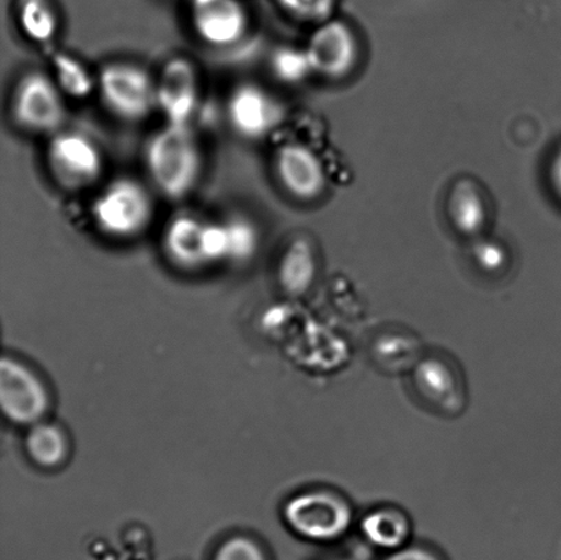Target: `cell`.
<instances>
[{
    "label": "cell",
    "mask_w": 561,
    "mask_h": 560,
    "mask_svg": "<svg viewBox=\"0 0 561 560\" xmlns=\"http://www.w3.org/2000/svg\"><path fill=\"white\" fill-rule=\"evenodd\" d=\"M146 163L152 183L169 199L195 190L202 173V152L190 125L167 124L148 141Z\"/></svg>",
    "instance_id": "1"
},
{
    "label": "cell",
    "mask_w": 561,
    "mask_h": 560,
    "mask_svg": "<svg viewBox=\"0 0 561 560\" xmlns=\"http://www.w3.org/2000/svg\"><path fill=\"white\" fill-rule=\"evenodd\" d=\"M93 218L103 233L130 239L145 232L152 221L153 202L145 185L134 179L113 181L92 206Z\"/></svg>",
    "instance_id": "2"
},
{
    "label": "cell",
    "mask_w": 561,
    "mask_h": 560,
    "mask_svg": "<svg viewBox=\"0 0 561 560\" xmlns=\"http://www.w3.org/2000/svg\"><path fill=\"white\" fill-rule=\"evenodd\" d=\"M284 519L302 539L328 542L340 539L350 529L352 510L333 493L306 492L286 503Z\"/></svg>",
    "instance_id": "3"
},
{
    "label": "cell",
    "mask_w": 561,
    "mask_h": 560,
    "mask_svg": "<svg viewBox=\"0 0 561 560\" xmlns=\"http://www.w3.org/2000/svg\"><path fill=\"white\" fill-rule=\"evenodd\" d=\"M99 90L110 112L131 123L147 118L157 107V81L134 64L104 66L99 77Z\"/></svg>",
    "instance_id": "4"
},
{
    "label": "cell",
    "mask_w": 561,
    "mask_h": 560,
    "mask_svg": "<svg viewBox=\"0 0 561 560\" xmlns=\"http://www.w3.org/2000/svg\"><path fill=\"white\" fill-rule=\"evenodd\" d=\"M0 405L5 420L32 426L47 414L49 395L30 367L13 358H3L0 362Z\"/></svg>",
    "instance_id": "5"
},
{
    "label": "cell",
    "mask_w": 561,
    "mask_h": 560,
    "mask_svg": "<svg viewBox=\"0 0 561 560\" xmlns=\"http://www.w3.org/2000/svg\"><path fill=\"white\" fill-rule=\"evenodd\" d=\"M13 115L22 129L33 134L57 130L65 118L62 91L57 81L42 71L22 77L14 91Z\"/></svg>",
    "instance_id": "6"
},
{
    "label": "cell",
    "mask_w": 561,
    "mask_h": 560,
    "mask_svg": "<svg viewBox=\"0 0 561 560\" xmlns=\"http://www.w3.org/2000/svg\"><path fill=\"white\" fill-rule=\"evenodd\" d=\"M47 159L54 178L65 188L92 185L103 172V157L96 142L81 132L68 130L53 137Z\"/></svg>",
    "instance_id": "7"
},
{
    "label": "cell",
    "mask_w": 561,
    "mask_h": 560,
    "mask_svg": "<svg viewBox=\"0 0 561 560\" xmlns=\"http://www.w3.org/2000/svg\"><path fill=\"white\" fill-rule=\"evenodd\" d=\"M306 52L313 73L328 79H343L359 60V43L343 21L329 20L318 25L308 41Z\"/></svg>",
    "instance_id": "8"
},
{
    "label": "cell",
    "mask_w": 561,
    "mask_h": 560,
    "mask_svg": "<svg viewBox=\"0 0 561 560\" xmlns=\"http://www.w3.org/2000/svg\"><path fill=\"white\" fill-rule=\"evenodd\" d=\"M199 102L195 65L183 57L170 59L157 81V107L167 124L190 125Z\"/></svg>",
    "instance_id": "9"
},
{
    "label": "cell",
    "mask_w": 561,
    "mask_h": 560,
    "mask_svg": "<svg viewBox=\"0 0 561 560\" xmlns=\"http://www.w3.org/2000/svg\"><path fill=\"white\" fill-rule=\"evenodd\" d=\"M196 35L214 47L238 43L249 27V14L240 0H191Z\"/></svg>",
    "instance_id": "10"
},
{
    "label": "cell",
    "mask_w": 561,
    "mask_h": 560,
    "mask_svg": "<svg viewBox=\"0 0 561 560\" xmlns=\"http://www.w3.org/2000/svg\"><path fill=\"white\" fill-rule=\"evenodd\" d=\"M228 117L239 135L257 140L271 134L279 124L280 108L265 88L247 82L230 95Z\"/></svg>",
    "instance_id": "11"
},
{
    "label": "cell",
    "mask_w": 561,
    "mask_h": 560,
    "mask_svg": "<svg viewBox=\"0 0 561 560\" xmlns=\"http://www.w3.org/2000/svg\"><path fill=\"white\" fill-rule=\"evenodd\" d=\"M276 170L280 184L296 199H317L327 186L321 159L310 148L296 142L279 148Z\"/></svg>",
    "instance_id": "12"
},
{
    "label": "cell",
    "mask_w": 561,
    "mask_h": 560,
    "mask_svg": "<svg viewBox=\"0 0 561 560\" xmlns=\"http://www.w3.org/2000/svg\"><path fill=\"white\" fill-rule=\"evenodd\" d=\"M203 227L205 224L191 216L175 217L168 225L163 249L174 265L194 271L207 263L202 247Z\"/></svg>",
    "instance_id": "13"
},
{
    "label": "cell",
    "mask_w": 561,
    "mask_h": 560,
    "mask_svg": "<svg viewBox=\"0 0 561 560\" xmlns=\"http://www.w3.org/2000/svg\"><path fill=\"white\" fill-rule=\"evenodd\" d=\"M25 452L38 468L57 469L69 457L68 436L58 425L37 422L26 433Z\"/></svg>",
    "instance_id": "14"
},
{
    "label": "cell",
    "mask_w": 561,
    "mask_h": 560,
    "mask_svg": "<svg viewBox=\"0 0 561 560\" xmlns=\"http://www.w3.org/2000/svg\"><path fill=\"white\" fill-rule=\"evenodd\" d=\"M410 530L409 519L392 510L368 514L362 523V534L366 540L382 550L396 551L403 548Z\"/></svg>",
    "instance_id": "15"
},
{
    "label": "cell",
    "mask_w": 561,
    "mask_h": 560,
    "mask_svg": "<svg viewBox=\"0 0 561 560\" xmlns=\"http://www.w3.org/2000/svg\"><path fill=\"white\" fill-rule=\"evenodd\" d=\"M450 221L459 232L477 235L486 222L485 201L470 183L456 185L448 203Z\"/></svg>",
    "instance_id": "16"
},
{
    "label": "cell",
    "mask_w": 561,
    "mask_h": 560,
    "mask_svg": "<svg viewBox=\"0 0 561 560\" xmlns=\"http://www.w3.org/2000/svg\"><path fill=\"white\" fill-rule=\"evenodd\" d=\"M316 256L305 240H297L286 250L279 263V282L289 294H302L316 276Z\"/></svg>",
    "instance_id": "17"
},
{
    "label": "cell",
    "mask_w": 561,
    "mask_h": 560,
    "mask_svg": "<svg viewBox=\"0 0 561 560\" xmlns=\"http://www.w3.org/2000/svg\"><path fill=\"white\" fill-rule=\"evenodd\" d=\"M19 21L32 42L44 44L57 36L58 15L49 0H20Z\"/></svg>",
    "instance_id": "18"
},
{
    "label": "cell",
    "mask_w": 561,
    "mask_h": 560,
    "mask_svg": "<svg viewBox=\"0 0 561 560\" xmlns=\"http://www.w3.org/2000/svg\"><path fill=\"white\" fill-rule=\"evenodd\" d=\"M55 81L60 91L71 98L84 99L90 96L95 81L90 71L79 59L69 54H57L54 57Z\"/></svg>",
    "instance_id": "19"
},
{
    "label": "cell",
    "mask_w": 561,
    "mask_h": 560,
    "mask_svg": "<svg viewBox=\"0 0 561 560\" xmlns=\"http://www.w3.org/2000/svg\"><path fill=\"white\" fill-rule=\"evenodd\" d=\"M271 64L274 76L286 84H299L313 73L306 48L280 47Z\"/></svg>",
    "instance_id": "20"
},
{
    "label": "cell",
    "mask_w": 561,
    "mask_h": 560,
    "mask_svg": "<svg viewBox=\"0 0 561 560\" xmlns=\"http://www.w3.org/2000/svg\"><path fill=\"white\" fill-rule=\"evenodd\" d=\"M229 232V260L244 262L255 255L260 233L250 219L234 218L227 222Z\"/></svg>",
    "instance_id": "21"
},
{
    "label": "cell",
    "mask_w": 561,
    "mask_h": 560,
    "mask_svg": "<svg viewBox=\"0 0 561 560\" xmlns=\"http://www.w3.org/2000/svg\"><path fill=\"white\" fill-rule=\"evenodd\" d=\"M286 14L321 25L332 20L335 0H274Z\"/></svg>",
    "instance_id": "22"
},
{
    "label": "cell",
    "mask_w": 561,
    "mask_h": 560,
    "mask_svg": "<svg viewBox=\"0 0 561 560\" xmlns=\"http://www.w3.org/2000/svg\"><path fill=\"white\" fill-rule=\"evenodd\" d=\"M417 382L428 397H443L453 388V376L436 361L425 362L417 370Z\"/></svg>",
    "instance_id": "23"
},
{
    "label": "cell",
    "mask_w": 561,
    "mask_h": 560,
    "mask_svg": "<svg viewBox=\"0 0 561 560\" xmlns=\"http://www.w3.org/2000/svg\"><path fill=\"white\" fill-rule=\"evenodd\" d=\"M206 262L229 260V232L227 224H205L202 235Z\"/></svg>",
    "instance_id": "24"
},
{
    "label": "cell",
    "mask_w": 561,
    "mask_h": 560,
    "mask_svg": "<svg viewBox=\"0 0 561 560\" xmlns=\"http://www.w3.org/2000/svg\"><path fill=\"white\" fill-rule=\"evenodd\" d=\"M213 560H267L255 540L245 536H233L217 548Z\"/></svg>",
    "instance_id": "25"
},
{
    "label": "cell",
    "mask_w": 561,
    "mask_h": 560,
    "mask_svg": "<svg viewBox=\"0 0 561 560\" xmlns=\"http://www.w3.org/2000/svg\"><path fill=\"white\" fill-rule=\"evenodd\" d=\"M476 260L483 271L497 272L504 266L505 252L493 241H483L476 247Z\"/></svg>",
    "instance_id": "26"
},
{
    "label": "cell",
    "mask_w": 561,
    "mask_h": 560,
    "mask_svg": "<svg viewBox=\"0 0 561 560\" xmlns=\"http://www.w3.org/2000/svg\"><path fill=\"white\" fill-rule=\"evenodd\" d=\"M383 560H437V558L422 548H399Z\"/></svg>",
    "instance_id": "27"
},
{
    "label": "cell",
    "mask_w": 561,
    "mask_h": 560,
    "mask_svg": "<svg viewBox=\"0 0 561 560\" xmlns=\"http://www.w3.org/2000/svg\"><path fill=\"white\" fill-rule=\"evenodd\" d=\"M552 183L561 197V150L554 156L551 168Z\"/></svg>",
    "instance_id": "28"
},
{
    "label": "cell",
    "mask_w": 561,
    "mask_h": 560,
    "mask_svg": "<svg viewBox=\"0 0 561 560\" xmlns=\"http://www.w3.org/2000/svg\"><path fill=\"white\" fill-rule=\"evenodd\" d=\"M333 560H350V559H333Z\"/></svg>",
    "instance_id": "29"
}]
</instances>
